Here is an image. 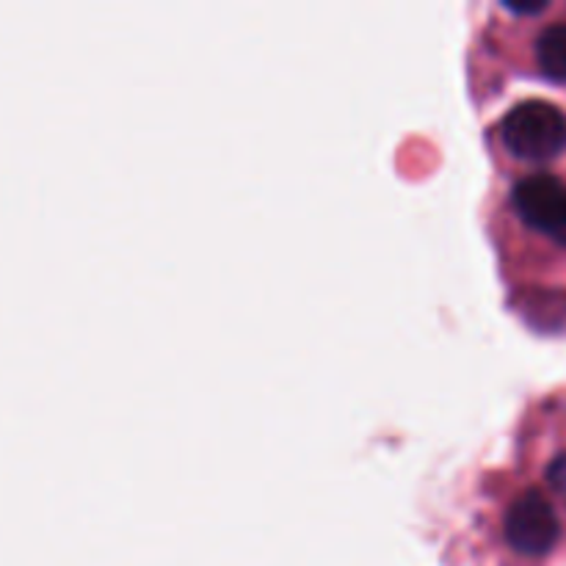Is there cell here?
Here are the masks:
<instances>
[{"mask_svg": "<svg viewBox=\"0 0 566 566\" xmlns=\"http://www.w3.org/2000/svg\"><path fill=\"white\" fill-rule=\"evenodd\" d=\"M501 136L520 160H553L566 149V114L547 99H525L501 122Z\"/></svg>", "mask_w": 566, "mask_h": 566, "instance_id": "obj_1", "label": "cell"}, {"mask_svg": "<svg viewBox=\"0 0 566 566\" xmlns=\"http://www.w3.org/2000/svg\"><path fill=\"white\" fill-rule=\"evenodd\" d=\"M512 199L525 224L566 247V186L558 177H525L514 186Z\"/></svg>", "mask_w": 566, "mask_h": 566, "instance_id": "obj_2", "label": "cell"}, {"mask_svg": "<svg viewBox=\"0 0 566 566\" xmlns=\"http://www.w3.org/2000/svg\"><path fill=\"white\" fill-rule=\"evenodd\" d=\"M556 512L542 492L531 490L512 503L506 514V539L523 556H545L558 542Z\"/></svg>", "mask_w": 566, "mask_h": 566, "instance_id": "obj_3", "label": "cell"}, {"mask_svg": "<svg viewBox=\"0 0 566 566\" xmlns=\"http://www.w3.org/2000/svg\"><path fill=\"white\" fill-rule=\"evenodd\" d=\"M536 59L542 72L553 81L566 83V22L545 28L536 39Z\"/></svg>", "mask_w": 566, "mask_h": 566, "instance_id": "obj_4", "label": "cell"}, {"mask_svg": "<svg viewBox=\"0 0 566 566\" xmlns=\"http://www.w3.org/2000/svg\"><path fill=\"white\" fill-rule=\"evenodd\" d=\"M547 479H551V484L556 486L558 492H566V457L556 459V462L551 464V470H547Z\"/></svg>", "mask_w": 566, "mask_h": 566, "instance_id": "obj_5", "label": "cell"}, {"mask_svg": "<svg viewBox=\"0 0 566 566\" xmlns=\"http://www.w3.org/2000/svg\"><path fill=\"white\" fill-rule=\"evenodd\" d=\"M547 3H509V9L517 11V14H539L545 11Z\"/></svg>", "mask_w": 566, "mask_h": 566, "instance_id": "obj_6", "label": "cell"}]
</instances>
